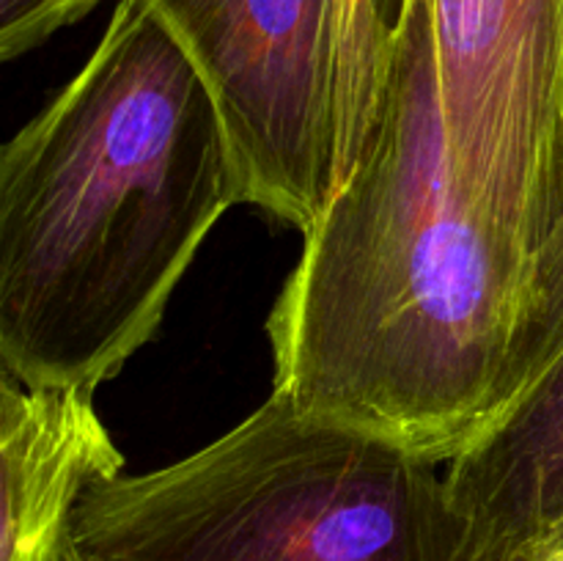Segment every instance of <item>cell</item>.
Segmentation results:
<instances>
[{
	"label": "cell",
	"mask_w": 563,
	"mask_h": 561,
	"mask_svg": "<svg viewBox=\"0 0 563 561\" xmlns=\"http://www.w3.org/2000/svg\"><path fill=\"white\" fill-rule=\"evenodd\" d=\"M451 168L533 262L563 223V0H429Z\"/></svg>",
	"instance_id": "5b68a950"
},
{
	"label": "cell",
	"mask_w": 563,
	"mask_h": 561,
	"mask_svg": "<svg viewBox=\"0 0 563 561\" xmlns=\"http://www.w3.org/2000/svg\"><path fill=\"white\" fill-rule=\"evenodd\" d=\"M548 561H563V550H561V553H555V556H550V559Z\"/></svg>",
	"instance_id": "8fae6325"
},
{
	"label": "cell",
	"mask_w": 563,
	"mask_h": 561,
	"mask_svg": "<svg viewBox=\"0 0 563 561\" xmlns=\"http://www.w3.org/2000/svg\"><path fill=\"white\" fill-rule=\"evenodd\" d=\"M440 465L273 394L196 454L88 490L66 561H462Z\"/></svg>",
	"instance_id": "3957f363"
},
{
	"label": "cell",
	"mask_w": 563,
	"mask_h": 561,
	"mask_svg": "<svg viewBox=\"0 0 563 561\" xmlns=\"http://www.w3.org/2000/svg\"><path fill=\"white\" fill-rule=\"evenodd\" d=\"M121 471L124 454L93 407V388H25L3 372L0 561L69 559L77 504Z\"/></svg>",
	"instance_id": "52a82bcc"
},
{
	"label": "cell",
	"mask_w": 563,
	"mask_h": 561,
	"mask_svg": "<svg viewBox=\"0 0 563 561\" xmlns=\"http://www.w3.org/2000/svg\"><path fill=\"white\" fill-rule=\"evenodd\" d=\"M201 72L245 204L306 234L363 160L341 0H143Z\"/></svg>",
	"instance_id": "277c9868"
},
{
	"label": "cell",
	"mask_w": 563,
	"mask_h": 561,
	"mask_svg": "<svg viewBox=\"0 0 563 561\" xmlns=\"http://www.w3.org/2000/svg\"><path fill=\"white\" fill-rule=\"evenodd\" d=\"M559 352H563V223L542 248L528 275L504 407L526 391Z\"/></svg>",
	"instance_id": "9c48e42d"
},
{
	"label": "cell",
	"mask_w": 563,
	"mask_h": 561,
	"mask_svg": "<svg viewBox=\"0 0 563 561\" xmlns=\"http://www.w3.org/2000/svg\"><path fill=\"white\" fill-rule=\"evenodd\" d=\"M445 465L462 561L561 553L563 352Z\"/></svg>",
	"instance_id": "8992f818"
},
{
	"label": "cell",
	"mask_w": 563,
	"mask_h": 561,
	"mask_svg": "<svg viewBox=\"0 0 563 561\" xmlns=\"http://www.w3.org/2000/svg\"><path fill=\"white\" fill-rule=\"evenodd\" d=\"M99 3L102 0H0V58L14 61L31 53Z\"/></svg>",
	"instance_id": "30bf717a"
},
{
	"label": "cell",
	"mask_w": 563,
	"mask_h": 561,
	"mask_svg": "<svg viewBox=\"0 0 563 561\" xmlns=\"http://www.w3.org/2000/svg\"><path fill=\"white\" fill-rule=\"evenodd\" d=\"M528 267L456 182L429 0H410L377 130L267 319L273 394L451 462L504 407Z\"/></svg>",
	"instance_id": "6da1fadb"
},
{
	"label": "cell",
	"mask_w": 563,
	"mask_h": 561,
	"mask_svg": "<svg viewBox=\"0 0 563 561\" xmlns=\"http://www.w3.org/2000/svg\"><path fill=\"white\" fill-rule=\"evenodd\" d=\"M410 0H341L344 61L363 148L377 130L396 42Z\"/></svg>",
	"instance_id": "ba28073f"
},
{
	"label": "cell",
	"mask_w": 563,
	"mask_h": 561,
	"mask_svg": "<svg viewBox=\"0 0 563 561\" xmlns=\"http://www.w3.org/2000/svg\"><path fill=\"white\" fill-rule=\"evenodd\" d=\"M245 204L201 72L143 0L0 157V361L97 388L152 341L220 218Z\"/></svg>",
	"instance_id": "7a4b0ae2"
}]
</instances>
